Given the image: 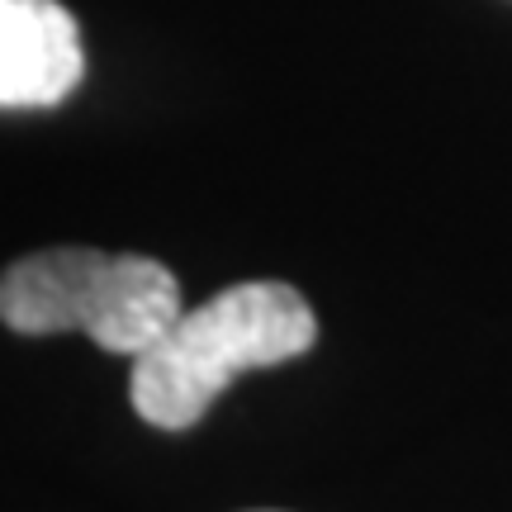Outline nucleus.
Listing matches in <instances>:
<instances>
[{"label": "nucleus", "instance_id": "nucleus-1", "mask_svg": "<svg viewBox=\"0 0 512 512\" xmlns=\"http://www.w3.org/2000/svg\"><path fill=\"white\" fill-rule=\"evenodd\" d=\"M313 337L318 318L294 285L242 280L200 309L181 313V323L133 361L128 399L143 422L162 432H185L238 375L285 366L313 347Z\"/></svg>", "mask_w": 512, "mask_h": 512}, {"label": "nucleus", "instance_id": "nucleus-2", "mask_svg": "<svg viewBox=\"0 0 512 512\" xmlns=\"http://www.w3.org/2000/svg\"><path fill=\"white\" fill-rule=\"evenodd\" d=\"M86 76L81 29L57 0H0V105L48 110Z\"/></svg>", "mask_w": 512, "mask_h": 512}, {"label": "nucleus", "instance_id": "nucleus-3", "mask_svg": "<svg viewBox=\"0 0 512 512\" xmlns=\"http://www.w3.org/2000/svg\"><path fill=\"white\" fill-rule=\"evenodd\" d=\"M181 285L152 256H105L95 275L81 332L114 356H147L181 323Z\"/></svg>", "mask_w": 512, "mask_h": 512}, {"label": "nucleus", "instance_id": "nucleus-4", "mask_svg": "<svg viewBox=\"0 0 512 512\" xmlns=\"http://www.w3.org/2000/svg\"><path fill=\"white\" fill-rule=\"evenodd\" d=\"M100 247H48V252L19 256L0 280V313L24 337H53V332H81L86 299L100 266Z\"/></svg>", "mask_w": 512, "mask_h": 512}]
</instances>
